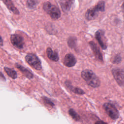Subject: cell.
Masks as SVG:
<instances>
[{
	"label": "cell",
	"instance_id": "1",
	"mask_svg": "<svg viewBox=\"0 0 124 124\" xmlns=\"http://www.w3.org/2000/svg\"><path fill=\"white\" fill-rule=\"evenodd\" d=\"M81 76L86 83L93 88L100 86V81L95 74L91 70L85 69L81 72Z\"/></svg>",
	"mask_w": 124,
	"mask_h": 124
},
{
	"label": "cell",
	"instance_id": "2",
	"mask_svg": "<svg viewBox=\"0 0 124 124\" xmlns=\"http://www.w3.org/2000/svg\"><path fill=\"white\" fill-rule=\"evenodd\" d=\"M105 3L103 0L98 2L97 4L93 8L88 9L85 14V17L88 20H93L98 16L99 12L105 11Z\"/></svg>",
	"mask_w": 124,
	"mask_h": 124
},
{
	"label": "cell",
	"instance_id": "3",
	"mask_svg": "<svg viewBox=\"0 0 124 124\" xmlns=\"http://www.w3.org/2000/svg\"><path fill=\"white\" fill-rule=\"evenodd\" d=\"M43 9L53 19H57L61 16V12L59 9L48 1L44 3Z\"/></svg>",
	"mask_w": 124,
	"mask_h": 124
},
{
	"label": "cell",
	"instance_id": "4",
	"mask_svg": "<svg viewBox=\"0 0 124 124\" xmlns=\"http://www.w3.org/2000/svg\"><path fill=\"white\" fill-rule=\"evenodd\" d=\"M25 60L29 64L37 70L42 69L41 62L38 57L35 54H29L25 57Z\"/></svg>",
	"mask_w": 124,
	"mask_h": 124
},
{
	"label": "cell",
	"instance_id": "5",
	"mask_svg": "<svg viewBox=\"0 0 124 124\" xmlns=\"http://www.w3.org/2000/svg\"><path fill=\"white\" fill-rule=\"evenodd\" d=\"M103 107L106 113L110 118L115 120L119 118V111L112 104L109 103H106L104 104Z\"/></svg>",
	"mask_w": 124,
	"mask_h": 124
},
{
	"label": "cell",
	"instance_id": "6",
	"mask_svg": "<svg viewBox=\"0 0 124 124\" xmlns=\"http://www.w3.org/2000/svg\"><path fill=\"white\" fill-rule=\"evenodd\" d=\"M112 73L117 83L120 86L123 85L124 84V71L119 68H115L112 70Z\"/></svg>",
	"mask_w": 124,
	"mask_h": 124
},
{
	"label": "cell",
	"instance_id": "7",
	"mask_svg": "<svg viewBox=\"0 0 124 124\" xmlns=\"http://www.w3.org/2000/svg\"><path fill=\"white\" fill-rule=\"evenodd\" d=\"M10 40L12 44L16 47L22 49L24 46V40L23 37L19 34H13L11 35Z\"/></svg>",
	"mask_w": 124,
	"mask_h": 124
},
{
	"label": "cell",
	"instance_id": "8",
	"mask_svg": "<svg viewBox=\"0 0 124 124\" xmlns=\"http://www.w3.org/2000/svg\"><path fill=\"white\" fill-rule=\"evenodd\" d=\"M95 37L103 49L107 48L106 39L104 35V32L102 30H98L95 33Z\"/></svg>",
	"mask_w": 124,
	"mask_h": 124
},
{
	"label": "cell",
	"instance_id": "9",
	"mask_svg": "<svg viewBox=\"0 0 124 124\" xmlns=\"http://www.w3.org/2000/svg\"><path fill=\"white\" fill-rule=\"evenodd\" d=\"M77 62V60L75 57L71 53L67 54L64 58L63 64L68 67H71L74 66Z\"/></svg>",
	"mask_w": 124,
	"mask_h": 124
},
{
	"label": "cell",
	"instance_id": "10",
	"mask_svg": "<svg viewBox=\"0 0 124 124\" xmlns=\"http://www.w3.org/2000/svg\"><path fill=\"white\" fill-rule=\"evenodd\" d=\"M89 45L91 49H92L95 57L100 61H103V58L101 55V53L99 50V47H98L97 45L93 42V41H90L89 42Z\"/></svg>",
	"mask_w": 124,
	"mask_h": 124
},
{
	"label": "cell",
	"instance_id": "11",
	"mask_svg": "<svg viewBox=\"0 0 124 124\" xmlns=\"http://www.w3.org/2000/svg\"><path fill=\"white\" fill-rule=\"evenodd\" d=\"M59 1L62 11L67 13L70 10L74 0H59Z\"/></svg>",
	"mask_w": 124,
	"mask_h": 124
},
{
	"label": "cell",
	"instance_id": "12",
	"mask_svg": "<svg viewBox=\"0 0 124 124\" xmlns=\"http://www.w3.org/2000/svg\"><path fill=\"white\" fill-rule=\"evenodd\" d=\"M46 54L49 59L52 61L57 62L59 60V56L58 53L56 52L53 51L50 47L47 48Z\"/></svg>",
	"mask_w": 124,
	"mask_h": 124
},
{
	"label": "cell",
	"instance_id": "13",
	"mask_svg": "<svg viewBox=\"0 0 124 124\" xmlns=\"http://www.w3.org/2000/svg\"><path fill=\"white\" fill-rule=\"evenodd\" d=\"M5 5L7 6V7L12 11L14 14L16 15H18L19 12L17 9L14 6L13 3L11 1V0H1Z\"/></svg>",
	"mask_w": 124,
	"mask_h": 124
},
{
	"label": "cell",
	"instance_id": "14",
	"mask_svg": "<svg viewBox=\"0 0 124 124\" xmlns=\"http://www.w3.org/2000/svg\"><path fill=\"white\" fill-rule=\"evenodd\" d=\"M15 65L16 68H18L27 78H32L33 74L30 70L18 63H16Z\"/></svg>",
	"mask_w": 124,
	"mask_h": 124
},
{
	"label": "cell",
	"instance_id": "15",
	"mask_svg": "<svg viewBox=\"0 0 124 124\" xmlns=\"http://www.w3.org/2000/svg\"><path fill=\"white\" fill-rule=\"evenodd\" d=\"M65 84L70 90H71L73 92H74L75 93H77L78 94H83L85 93L84 92L82 89L79 88L74 87L72 86L71 84H69V83L68 81L65 82Z\"/></svg>",
	"mask_w": 124,
	"mask_h": 124
},
{
	"label": "cell",
	"instance_id": "16",
	"mask_svg": "<svg viewBox=\"0 0 124 124\" xmlns=\"http://www.w3.org/2000/svg\"><path fill=\"white\" fill-rule=\"evenodd\" d=\"M4 69L7 74L11 78L15 79L17 77V74L16 72L13 69L5 67L4 68Z\"/></svg>",
	"mask_w": 124,
	"mask_h": 124
},
{
	"label": "cell",
	"instance_id": "17",
	"mask_svg": "<svg viewBox=\"0 0 124 124\" xmlns=\"http://www.w3.org/2000/svg\"><path fill=\"white\" fill-rule=\"evenodd\" d=\"M38 3V0H27V7L30 9H34L36 7Z\"/></svg>",
	"mask_w": 124,
	"mask_h": 124
},
{
	"label": "cell",
	"instance_id": "18",
	"mask_svg": "<svg viewBox=\"0 0 124 124\" xmlns=\"http://www.w3.org/2000/svg\"><path fill=\"white\" fill-rule=\"evenodd\" d=\"M76 41L77 39L75 37H70L68 38V41H67V44L68 46L71 47V48H74L76 46Z\"/></svg>",
	"mask_w": 124,
	"mask_h": 124
},
{
	"label": "cell",
	"instance_id": "19",
	"mask_svg": "<svg viewBox=\"0 0 124 124\" xmlns=\"http://www.w3.org/2000/svg\"><path fill=\"white\" fill-rule=\"evenodd\" d=\"M69 114L74 120L76 121H78L80 119V117L78 114L74 109L72 108L69 110Z\"/></svg>",
	"mask_w": 124,
	"mask_h": 124
},
{
	"label": "cell",
	"instance_id": "20",
	"mask_svg": "<svg viewBox=\"0 0 124 124\" xmlns=\"http://www.w3.org/2000/svg\"><path fill=\"white\" fill-rule=\"evenodd\" d=\"M43 100H44V102L46 104H47V105H49L51 107H54V103L49 99H48L46 97H43Z\"/></svg>",
	"mask_w": 124,
	"mask_h": 124
},
{
	"label": "cell",
	"instance_id": "21",
	"mask_svg": "<svg viewBox=\"0 0 124 124\" xmlns=\"http://www.w3.org/2000/svg\"><path fill=\"white\" fill-rule=\"evenodd\" d=\"M121 61V57L119 55H117L116 56H115L113 61V62L114 63H119Z\"/></svg>",
	"mask_w": 124,
	"mask_h": 124
},
{
	"label": "cell",
	"instance_id": "22",
	"mask_svg": "<svg viewBox=\"0 0 124 124\" xmlns=\"http://www.w3.org/2000/svg\"><path fill=\"white\" fill-rule=\"evenodd\" d=\"M0 45H3V40L1 38V37L0 36Z\"/></svg>",
	"mask_w": 124,
	"mask_h": 124
},
{
	"label": "cell",
	"instance_id": "23",
	"mask_svg": "<svg viewBox=\"0 0 124 124\" xmlns=\"http://www.w3.org/2000/svg\"><path fill=\"white\" fill-rule=\"evenodd\" d=\"M122 9L123 11L124 12V2L123 3V4L122 5Z\"/></svg>",
	"mask_w": 124,
	"mask_h": 124
},
{
	"label": "cell",
	"instance_id": "24",
	"mask_svg": "<svg viewBox=\"0 0 124 124\" xmlns=\"http://www.w3.org/2000/svg\"><path fill=\"white\" fill-rule=\"evenodd\" d=\"M96 124H99V123H104V122H103V121H98V122H96V123H95Z\"/></svg>",
	"mask_w": 124,
	"mask_h": 124
},
{
	"label": "cell",
	"instance_id": "25",
	"mask_svg": "<svg viewBox=\"0 0 124 124\" xmlns=\"http://www.w3.org/2000/svg\"><path fill=\"white\" fill-rule=\"evenodd\" d=\"M0 76L2 78H4V76L2 75V74L1 73H0Z\"/></svg>",
	"mask_w": 124,
	"mask_h": 124
}]
</instances>
